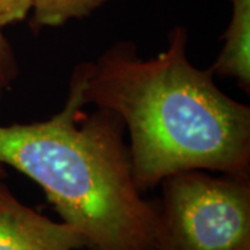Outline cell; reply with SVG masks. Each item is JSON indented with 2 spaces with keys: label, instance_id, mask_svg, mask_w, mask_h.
<instances>
[{
  "label": "cell",
  "instance_id": "obj_1",
  "mask_svg": "<svg viewBox=\"0 0 250 250\" xmlns=\"http://www.w3.org/2000/svg\"><path fill=\"white\" fill-rule=\"evenodd\" d=\"M189 34L175 25L150 59L118 41L71 77L82 102L114 113L128 134L136 188L145 193L181 171L250 175V107L217 86L188 57Z\"/></svg>",
  "mask_w": 250,
  "mask_h": 250
},
{
  "label": "cell",
  "instance_id": "obj_9",
  "mask_svg": "<svg viewBox=\"0 0 250 250\" xmlns=\"http://www.w3.org/2000/svg\"><path fill=\"white\" fill-rule=\"evenodd\" d=\"M6 178V170H4V166L0 163V179Z\"/></svg>",
  "mask_w": 250,
  "mask_h": 250
},
{
  "label": "cell",
  "instance_id": "obj_2",
  "mask_svg": "<svg viewBox=\"0 0 250 250\" xmlns=\"http://www.w3.org/2000/svg\"><path fill=\"white\" fill-rule=\"evenodd\" d=\"M83 108L70 77L59 113L0 125V163L42 188L89 250H157V208L135 185L124 124L111 111Z\"/></svg>",
  "mask_w": 250,
  "mask_h": 250
},
{
  "label": "cell",
  "instance_id": "obj_8",
  "mask_svg": "<svg viewBox=\"0 0 250 250\" xmlns=\"http://www.w3.org/2000/svg\"><path fill=\"white\" fill-rule=\"evenodd\" d=\"M31 13V0H0V28L27 20Z\"/></svg>",
  "mask_w": 250,
  "mask_h": 250
},
{
  "label": "cell",
  "instance_id": "obj_6",
  "mask_svg": "<svg viewBox=\"0 0 250 250\" xmlns=\"http://www.w3.org/2000/svg\"><path fill=\"white\" fill-rule=\"evenodd\" d=\"M113 0H31V28L39 32L90 16Z\"/></svg>",
  "mask_w": 250,
  "mask_h": 250
},
{
  "label": "cell",
  "instance_id": "obj_7",
  "mask_svg": "<svg viewBox=\"0 0 250 250\" xmlns=\"http://www.w3.org/2000/svg\"><path fill=\"white\" fill-rule=\"evenodd\" d=\"M20 75L17 54L7 36L0 28V102L11 89Z\"/></svg>",
  "mask_w": 250,
  "mask_h": 250
},
{
  "label": "cell",
  "instance_id": "obj_3",
  "mask_svg": "<svg viewBox=\"0 0 250 250\" xmlns=\"http://www.w3.org/2000/svg\"><path fill=\"white\" fill-rule=\"evenodd\" d=\"M160 185L157 250H250V175L181 171Z\"/></svg>",
  "mask_w": 250,
  "mask_h": 250
},
{
  "label": "cell",
  "instance_id": "obj_4",
  "mask_svg": "<svg viewBox=\"0 0 250 250\" xmlns=\"http://www.w3.org/2000/svg\"><path fill=\"white\" fill-rule=\"evenodd\" d=\"M86 242L68 224L57 223L20 202L0 179V250H82Z\"/></svg>",
  "mask_w": 250,
  "mask_h": 250
},
{
  "label": "cell",
  "instance_id": "obj_5",
  "mask_svg": "<svg viewBox=\"0 0 250 250\" xmlns=\"http://www.w3.org/2000/svg\"><path fill=\"white\" fill-rule=\"evenodd\" d=\"M229 24L223 34V47L208 68L214 75L233 80L250 93V0H228Z\"/></svg>",
  "mask_w": 250,
  "mask_h": 250
}]
</instances>
